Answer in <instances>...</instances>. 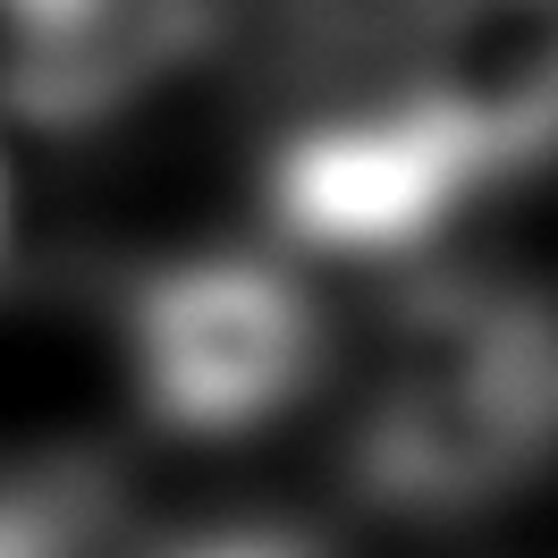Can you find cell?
<instances>
[{
  "label": "cell",
  "instance_id": "cell-1",
  "mask_svg": "<svg viewBox=\"0 0 558 558\" xmlns=\"http://www.w3.org/2000/svg\"><path fill=\"white\" fill-rule=\"evenodd\" d=\"M558 465V296L499 271L415 279L381 322L348 474L398 517H474Z\"/></svg>",
  "mask_w": 558,
  "mask_h": 558
},
{
  "label": "cell",
  "instance_id": "cell-2",
  "mask_svg": "<svg viewBox=\"0 0 558 558\" xmlns=\"http://www.w3.org/2000/svg\"><path fill=\"white\" fill-rule=\"evenodd\" d=\"M128 364L144 407L170 432L229 440L305 398V381L322 373V322L314 296L279 263L195 254V263H161L136 288Z\"/></svg>",
  "mask_w": 558,
  "mask_h": 558
},
{
  "label": "cell",
  "instance_id": "cell-3",
  "mask_svg": "<svg viewBox=\"0 0 558 558\" xmlns=\"http://www.w3.org/2000/svg\"><path fill=\"white\" fill-rule=\"evenodd\" d=\"M465 204H483L474 178L398 85L314 110L271 153V220L314 254H407Z\"/></svg>",
  "mask_w": 558,
  "mask_h": 558
},
{
  "label": "cell",
  "instance_id": "cell-4",
  "mask_svg": "<svg viewBox=\"0 0 558 558\" xmlns=\"http://www.w3.org/2000/svg\"><path fill=\"white\" fill-rule=\"evenodd\" d=\"M474 195L558 161V0H432L398 26V76Z\"/></svg>",
  "mask_w": 558,
  "mask_h": 558
},
{
  "label": "cell",
  "instance_id": "cell-5",
  "mask_svg": "<svg viewBox=\"0 0 558 558\" xmlns=\"http://www.w3.org/2000/svg\"><path fill=\"white\" fill-rule=\"evenodd\" d=\"M314 9H330V17H389V35L415 17V9H432V0H314Z\"/></svg>",
  "mask_w": 558,
  "mask_h": 558
},
{
  "label": "cell",
  "instance_id": "cell-6",
  "mask_svg": "<svg viewBox=\"0 0 558 558\" xmlns=\"http://www.w3.org/2000/svg\"><path fill=\"white\" fill-rule=\"evenodd\" d=\"M60 9H76V0H0V17H9V35H26V26H43V17H60Z\"/></svg>",
  "mask_w": 558,
  "mask_h": 558
},
{
  "label": "cell",
  "instance_id": "cell-7",
  "mask_svg": "<svg viewBox=\"0 0 558 558\" xmlns=\"http://www.w3.org/2000/svg\"><path fill=\"white\" fill-rule=\"evenodd\" d=\"M195 558H279V550H263V542H220V550H195Z\"/></svg>",
  "mask_w": 558,
  "mask_h": 558
}]
</instances>
